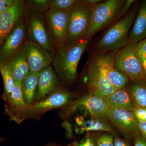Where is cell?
<instances>
[{"instance_id": "cell-32", "label": "cell", "mask_w": 146, "mask_h": 146, "mask_svg": "<svg viewBox=\"0 0 146 146\" xmlns=\"http://www.w3.org/2000/svg\"><path fill=\"white\" fill-rule=\"evenodd\" d=\"M134 146H146V140L140 134L135 136Z\"/></svg>"}, {"instance_id": "cell-23", "label": "cell", "mask_w": 146, "mask_h": 146, "mask_svg": "<svg viewBox=\"0 0 146 146\" xmlns=\"http://www.w3.org/2000/svg\"><path fill=\"white\" fill-rule=\"evenodd\" d=\"M103 119L92 116V117L87 121H81L80 126L81 132L89 131H104L112 132V127Z\"/></svg>"}, {"instance_id": "cell-33", "label": "cell", "mask_w": 146, "mask_h": 146, "mask_svg": "<svg viewBox=\"0 0 146 146\" xmlns=\"http://www.w3.org/2000/svg\"><path fill=\"white\" fill-rule=\"evenodd\" d=\"M74 146H97L96 141L92 138H88L81 143L76 144Z\"/></svg>"}, {"instance_id": "cell-20", "label": "cell", "mask_w": 146, "mask_h": 146, "mask_svg": "<svg viewBox=\"0 0 146 146\" xmlns=\"http://www.w3.org/2000/svg\"><path fill=\"white\" fill-rule=\"evenodd\" d=\"M130 42L137 44L146 39V0L142 2L129 34Z\"/></svg>"}, {"instance_id": "cell-11", "label": "cell", "mask_w": 146, "mask_h": 146, "mask_svg": "<svg viewBox=\"0 0 146 146\" xmlns=\"http://www.w3.org/2000/svg\"><path fill=\"white\" fill-rule=\"evenodd\" d=\"M23 50L28 62L30 71L40 72L52 63L53 57L41 45L27 39Z\"/></svg>"}, {"instance_id": "cell-13", "label": "cell", "mask_w": 146, "mask_h": 146, "mask_svg": "<svg viewBox=\"0 0 146 146\" xmlns=\"http://www.w3.org/2000/svg\"><path fill=\"white\" fill-rule=\"evenodd\" d=\"M27 7L23 0H16L8 10L0 13V48L15 25L24 17Z\"/></svg>"}, {"instance_id": "cell-29", "label": "cell", "mask_w": 146, "mask_h": 146, "mask_svg": "<svg viewBox=\"0 0 146 146\" xmlns=\"http://www.w3.org/2000/svg\"><path fill=\"white\" fill-rule=\"evenodd\" d=\"M133 112L138 121H146V108L137 107Z\"/></svg>"}, {"instance_id": "cell-17", "label": "cell", "mask_w": 146, "mask_h": 146, "mask_svg": "<svg viewBox=\"0 0 146 146\" xmlns=\"http://www.w3.org/2000/svg\"><path fill=\"white\" fill-rule=\"evenodd\" d=\"M7 63L15 82L22 83L30 72L28 62L23 49L13 55Z\"/></svg>"}, {"instance_id": "cell-3", "label": "cell", "mask_w": 146, "mask_h": 146, "mask_svg": "<svg viewBox=\"0 0 146 146\" xmlns=\"http://www.w3.org/2000/svg\"><path fill=\"white\" fill-rule=\"evenodd\" d=\"M94 7L85 1H79L68 11L70 23L65 46L75 44L86 38L91 25Z\"/></svg>"}, {"instance_id": "cell-10", "label": "cell", "mask_w": 146, "mask_h": 146, "mask_svg": "<svg viewBox=\"0 0 146 146\" xmlns=\"http://www.w3.org/2000/svg\"><path fill=\"white\" fill-rule=\"evenodd\" d=\"M115 54L116 52H113L101 53L94 60L110 83L117 90L125 87L130 80L114 67Z\"/></svg>"}, {"instance_id": "cell-4", "label": "cell", "mask_w": 146, "mask_h": 146, "mask_svg": "<svg viewBox=\"0 0 146 146\" xmlns=\"http://www.w3.org/2000/svg\"><path fill=\"white\" fill-rule=\"evenodd\" d=\"M45 23L51 43L56 52L66 46L70 23L68 11L50 9L44 14Z\"/></svg>"}, {"instance_id": "cell-8", "label": "cell", "mask_w": 146, "mask_h": 146, "mask_svg": "<svg viewBox=\"0 0 146 146\" xmlns=\"http://www.w3.org/2000/svg\"><path fill=\"white\" fill-rule=\"evenodd\" d=\"M27 39L25 16L15 25L0 48V68L13 55L23 49Z\"/></svg>"}, {"instance_id": "cell-36", "label": "cell", "mask_w": 146, "mask_h": 146, "mask_svg": "<svg viewBox=\"0 0 146 146\" xmlns=\"http://www.w3.org/2000/svg\"><path fill=\"white\" fill-rule=\"evenodd\" d=\"M85 1L89 5L94 6L98 4H99L103 1H102V0H86Z\"/></svg>"}, {"instance_id": "cell-14", "label": "cell", "mask_w": 146, "mask_h": 146, "mask_svg": "<svg viewBox=\"0 0 146 146\" xmlns=\"http://www.w3.org/2000/svg\"><path fill=\"white\" fill-rule=\"evenodd\" d=\"M6 113L11 120L20 123L26 117L29 106L24 100L22 83L15 82L11 96L5 100Z\"/></svg>"}, {"instance_id": "cell-18", "label": "cell", "mask_w": 146, "mask_h": 146, "mask_svg": "<svg viewBox=\"0 0 146 146\" xmlns=\"http://www.w3.org/2000/svg\"><path fill=\"white\" fill-rule=\"evenodd\" d=\"M104 100L109 108L133 111L137 108L126 86L115 91Z\"/></svg>"}, {"instance_id": "cell-15", "label": "cell", "mask_w": 146, "mask_h": 146, "mask_svg": "<svg viewBox=\"0 0 146 146\" xmlns=\"http://www.w3.org/2000/svg\"><path fill=\"white\" fill-rule=\"evenodd\" d=\"M70 98V94L66 91H56L44 100L29 106L26 116H37L50 110L62 107L68 103Z\"/></svg>"}, {"instance_id": "cell-6", "label": "cell", "mask_w": 146, "mask_h": 146, "mask_svg": "<svg viewBox=\"0 0 146 146\" xmlns=\"http://www.w3.org/2000/svg\"><path fill=\"white\" fill-rule=\"evenodd\" d=\"M126 1L108 0L93 7L91 25L86 38H91L96 33L119 18Z\"/></svg>"}, {"instance_id": "cell-9", "label": "cell", "mask_w": 146, "mask_h": 146, "mask_svg": "<svg viewBox=\"0 0 146 146\" xmlns=\"http://www.w3.org/2000/svg\"><path fill=\"white\" fill-rule=\"evenodd\" d=\"M86 78L89 94L102 99L104 100L117 90L110 83L94 59L89 63Z\"/></svg>"}, {"instance_id": "cell-7", "label": "cell", "mask_w": 146, "mask_h": 146, "mask_svg": "<svg viewBox=\"0 0 146 146\" xmlns=\"http://www.w3.org/2000/svg\"><path fill=\"white\" fill-rule=\"evenodd\" d=\"M25 20L27 39L42 46L53 57L56 52L51 43L47 32L44 14L27 7Z\"/></svg>"}, {"instance_id": "cell-5", "label": "cell", "mask_w": 146, "mask_h": 146, "mask_svg": "<svg viewBox=\"0 0 146 146\" xmlns=\"http://www.w3.org/2000/svg\"><path fill=\"white\" fill-rule=\"evenodd\" d=\"M136 45L129 42L125 46L116 52L114 67L132 81L146 80L143 68L136 54Z\"/></svg>"}, {"instance_id": "cell-16", "label": "cell", "mask_w": 146, "mask_h": 146, "mask_svg": "<svg viewBox=\"0 0 146 146\" xmlns=\"http://www.w3.org/2000/svg\"><path fill=\"white\" fill-rule=\"evenodd\" d=\"M80 107L84 108L93 117L103 119L106 117L110 109L104 100L90 94L74 102L69 110H75Z\"/></svg>"}, {"instance_id": "cell-38", "label": "cell", "mask_w": 146, "mask_h": 146, "mask_svg": "<svg viewBox=\"0 0 146 146\" xmlns=\"http://www.w3.org/2000/svg\"><path fill=\"white\" fill-rule=\"evenodd\" d=\"M145 76L146 79V71L145 72Z\"/></svg>"}, {"instance_id": "cell-26", "label": "cell", "mask_w": 146, "mask_h": 146, "mask_svg": "<svg viewBox=\"0 0 146 146\" xmlns=\"http://www.w3.org/2000/svg\"><path fill=\"white\" fill-rule=\"evenodd\" d=\"M27 3L29 8L44 14L50 9L49 0H29Z\"/></svg>"}, {"instance_id": "cell-34", "label": "cell", "mask_w": 146, "mask_h": 146, "mask_svg": "<svg viewBox=\"0 0 146 146\" xmlns=\"http://www.w3.org/2000/svg\"><path fill=\"white\" fill-rule=\"evenodd\" d=\"M114 146H130L125 140L122 138L116 137L114 139Z\"/></svg>"}, {"instance_id": "cell-31", "label": "cell", "mask_w": 146, "mask_h": 146, "mask_svg": "<svg viewBox=\"0 0 146 146\" xmlns=\"http://www.w3.org/2000/svg\"><path fill=\"white\" fill-rule=\"evenodd\" d=\"M135 1H134V0H127V1H126L121 11L118 18H120L125 13H126L129 10L131 5Z\"/></svg>"}, {"instance_id": "cell-27", "label": "cell", "mask_w": 146, "mask_h": 146, "mask_svg": "<svg viewBox=\"0 0 146 146\" xmlns=\"http://www.w3.org/2000/svg\"><path fill=\"white\" fill-rule=\"evenodd\" d=\"M136 50L145 72L146 71V39L138 42L136 46Z\"/></svg>"}, {"instance_id": "cell-24", "label": "cell", "mask_w": 146, "mask_h": 146, "mask_svg": "<svg viewBox=\"0 0 146 146\" xmlns=\"http://www.w3.org/2000/svg\"><path fill=\"white\" fill-rule=\"evenodd\" d=\"M0 72L2 76L4 86L3 98L5 100L11 96L15 86V81L7 62L0 68Z\"/></svg>"}, {"instance_id": "cell-28", "label": "cell", "mask_w": 146, "mask_h": 146, "mask_svg": "<svg viewBox=\"0 0 146 146\" xmlns=\"http://www.w3.org/2000/svg\"><path fill=\"white\" fill-rule=\"evenodd\" d=\"M97 146H114V138L112 135L106 134L100 136L96 140Z\"/></svg>"}, {"instance_id": "cell-12", "label": "cell", "mask_w": 146, "mask_h": 146, "mask_svg": "<svg viewBox=\"0 0 146 146\" xmlns=\"http://www.w3.org/2000/svg\"><path fill=\"white\" fill-rule=\"evenodd\" d=\"M106 117L124 136L128 137L139 131V121L133 111L110 108Z\"/></svg>"}, {"instance_id": "cell-37", "label": "cell", "mask_w": 146, "mask_h": 146, "mask_svg": "<svg viewBox=\"0 0 146 146\" xmlns=\"http://www.w3.org/2000/svg\"><path fill=\"white\" fill-rule=\"evenodd\" d=\"M5 140V138H3V137H1V136H0V143H1V142H3V141Z\"/></svg>"}, {"instance_id": "cell-30", "label": "cell", "mask_w": 146, "mask_h": 146, "mask_svg": "<svg viewBox=\"0 0 146 146\" xmlns=\"http://www.w3.org/2000/svg\"><path fill=\"white\" fill-rule=\"evenodd\" d=\"M16 0H0V13L8 10L16 3Z\"/></svg>"}, {"instance_id": "cell-2", "label": "cell", "mask_w": 146, "mask_h": 146, "mask_svg": "<svg viewBox=\"0 0 146 146\" xmlns=\"http://www.w3.org/2000/svg\"><path fill=\"white\" fill-rule=\"evenodd\" d=\"M134 9L109 28L98 43L96 50L100 53L117 52L128 43V33L136 17Z\"/></svg>"}, {"instance_id": "cell-1", "label": "cell", "mask_w": 146, "mask_h": 146, "mask_svg": "<svg viewBox=\"0 0 146 146\" xmlns=\"http://www.w3.org/2000/svg\"><path fill=\"white\" fill-rule=\"evenodd\" d=\"M91 39L85 38L56 52L52 64L60 78L70 83L74 81L79 62Z\"/></svg>"}, {"instance_id": "cell-25", "label": "cell", "mask_w": 146, "mask_h": 146, "mask_svg": "<svg viewBox=\"0 0 146 146\" xmlns=\"http://www.w3.org/2000/svg\"><path fill=\"white\" fill-rule=\"evenodd\" d=\"M79 1L77 0H49L50 8L68 11Z\"/></svg>"}, {"instance_id": "cell-19", "label": "cell", "mask_w": 146, "mask_h": 146, "mask_svg": "<svg viewBox=\"0 0 146 146\" xmlns=\"http://www.w3.org/2000/svg\"><path fill=\"white\" fill-rule=\"evenodd\" d=\"M58 79L51 66L45 68L40 72L36 98L38 100L44 98L56 89Z\"/></svg>"}, {"instance_id": "cell-21", "label": "cell", "mask_w": 146, "mask_h": 146, "mask_svg": "<svg viewBox=\"0 0 146 146\" xmlns=\"http://www.w3.org/2000/svg\"><path fill=\"white\" fill-rule=\"evenodd\" d=\"M40 72L30 71L22 83L24 100L28 106L32 104L36 98L38 89Z\"/></svg>"}, {"instance_id": "cell-22", "label": "cell", "mask_w": 146, "mask_h": 146, "mask_svg": "<svg viewBox=\"0 0 146 146\" xmlns=\"http://www.w3.org/2000/svg\"><path fill=\"white\" fill-rule=\"evenodd\" d=\"M136 107L146 108V80L132 81L126 86Z\"/></svg>"}, {"instance_id": "cell-35", "label": "cell", "mask_w": 146, "mask_h": 146, "mask_svg": "<svg viewBox=\"0 0 146 146\" xmlns=\"http://www.w3.org/2000/svg\"><path fill=\"white\" fill-rule=\"evenodd\" d=\"M138 128L141 135L146 140V121H139Z\"/></svg>"}]
</instances>
